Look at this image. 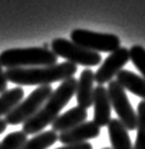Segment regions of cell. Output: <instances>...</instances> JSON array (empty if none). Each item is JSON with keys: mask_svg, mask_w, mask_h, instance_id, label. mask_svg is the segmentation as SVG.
<instances>
[{"mask_svg": "<svg viewBox=\"0 0 145 149\" xmlns=\"http://www.w3.org/2000/svg\"><path fill=\"white\" fill-rule=\"evenodd\" d=\"M88 119V113L85 109H82L79 107H74L66 113L59 115L51 123L53 131L56 133H62L66 131L74 128L76 126L85 122Z\"/></svg>", "mask_w": 145, "mask_h": 149, "instance_id": "cell-12", "label": "cell"}, {"mask_svg": "<svg viewBox=\"0 0 145 149\" xmlns=\"http://www.w3.org/2000/svg\"><path fill=\"white\" fill-rule=\"evenodd\" d=\"M6 127H8V123H6V121L4 119H0V134L5 132Z\"/></svg>", "mask_w": 145, "mask_h": 149, "instance_id": "cell-22", "label": "cell"}, {"mask_svg": "<svg viewBox=\"0 0 145 149\" xmlns=\"http://www.w3.org/2000/svg\"><path fill=\"white\" fill-rule=\"evenodd\" d=\"M51 52L58 56L66 59L68 63L82 66H96L101 63V55L95 52H90L74 44L72 40L64 38H56L51 42Z\"/></svg>", "mask_w": 145, "mask_h": 149, "instance_id": "cell-6", "label": "cell"}, {"mask_svg": "<svg viewBox=\"0 0 145 149\" xmlns=\"http://www.w3.org/2000/svg\"><path fill=\"white\" fill-rule=\"evenodd\" d=\"M94 122L99 127H105L111 121V103L108 89L104 86H96L93 95Z\"/></svg>", "mask_w": 145, "mask_h": 149, "instance_id": "cell-10", "label": "cell"}, {"mask_svg": "<svg viewBox=\"0 0 145 149\" xmlns=\"http://www.w3.org/2000/svg\"><path fill=\"white\" fill-rule=\"evenodd\" d=\"M56 149H93V146L88 142H84V143H79V144H73V146H64Z\"/></svg>", "mask_w": 145, "mask_h": 149, "instance_id": "cell-20", "label": "cell"}, {"mask_svg": "<svg viewBox=\"0 0 145 149\" xmlns=\"http://www.w3.org/2000/svg\"><path fill=\"white\" fill-rule=\"evenodd\" d=\"M137 138L133 149H145V102L142 100L137 108Z\"/></svg>", "mask_w": 145, "mask_h": 149, "instance_id": "cell-17", "label": "cell"}, {"mask_svg": "<svg viewBox=\"0 0 145 149\" xmlns=\"http://www.w3.org/2000/svg\"><path fill=\"white\" fill-rule=\"evenodd\" d=\"M108 93L111 108L115 109L118 120L127 131H134L137 128V113L132 107L126 91L117 83V81H111L109 82Z\"/></svg>", "mask_w": 145, "mask_h": 149, "instance_id": "cell-7", "label": "cell"}, {"mask_svg": "<svg viewBox=\"0 0 145 149\" xmlns=\"http://www.w3.org/2000/svg\"><path fill=\"white\" fill-rule=\"evenodd\" d=\"M100 136V127L94 121H85L70 131L59 134V141L64 146L84 143L89 139H95Z\"/></svg>", "mask_w": 145, "mask_h": 149, "instance_id": "cell-9", "label": "cell"}, {"mask_svg": "<svg viewBox=\"0 0 145 149\" xmlns=\"http://www.w3.org/2000/svg\"><path fill=\"white\" fill-rule=\"evenodd\" d=\"M129 59L145 79V48L142 45H133L129 49Z\"/></svg>", "mask_w": 145, "mask_h": 149, "instance_id": "cell-19", "label": "cell"}, {"mask_svg": "<svg viewBox=\"0 0 145 149\" xmlns=\"http://www.w3.org/2000/svg\"><path fill=\"white\" fill-rule=\"evenodd\" d=\"M77 72V65L72 63L55 64L43 67H22V69H8L5 76L8 82L18 86H48L54 82H62L73 77Z\"/></svg>", "mask_w": 145, "mask_h": 149, "instance_id": "cell-2", "label": "cell"}, {"mask_svg": "<svg viewBox=\"0 0 145 149\" xmlns=\"http://www.w3.org/2000/svg\"><path fill=\"white\" fill-rule=\"evenodd\" d=\"M43 48H44V49H49V44H48V43H44Z\"/></svg>", "mask_w": 145, "mask_h": 149, "instance_id": "cell-23", "label": "cell"}, {"mask_svg": "<svg viewBox=\"0 0 145 149\" xmlns=\"http://www.w3.org/2000/svg\"><path fill=\"white\" fill-rule=\"evenodd\" d=\"M94 82H95L94 72L90 69H85L82 71L77 81V88H76V100H77L79 108L87 110L93 105Z\"/></svg>", "mask_w": 145, "mask_h": 149, "instance_id": "cell-11", "label": "cell"}, {"mask_svg": "<svg viewBox=\"0 0 145 149\" xmlns=\"http://www.w3.org/2000/svg\"><path fill=\"white\" fill-rule=\"evenodd\" d=\"M129 49L119 47L117 50L111 53L108 58L104 60L103 65L99 67L98 71L94 73V79L99 86L109 83L112 78L117 76L119 71H122L124 65L129 61Z\"/></svg>", "mask_w": 145, "mask_h": 149, "instance_id": "cell-8", "label": "cell"}, {"mask_svg": "<svg viewBox=\"0 0 145 149\" xmlns=\"http://www.w3.org/2000/svg\"><path fill=\"white\" fill-rule=\"evenodd\" d=\"M51 93H53V88L50 84L38 87L23 102L17 104L5 116L4 120L6 121L8 125L11 126H16L20 125V123L23 125L27 120H29L31 117L37 114V111L43 107V104L48 100V98L51 95Z\"/></svg>", "mask_w": 145, "mask_h": 149, "instance_id": "cell-4", "label": "cell"}, {"mask_svg": "<svg viewBox=\"0 0 145 149\" xmlns=\"http://www.w3.org/2000/svg\"><path fill=\"white\" fill-rule=\"evenodd\" d=\"M58 63V55L44 48H17L8 49L0 53V65L6 69H22V67H43L51 66Z\"/></svg>", "mask_w": 145, "mask_h": 149, "instance_id": "cell-3", "label": "cell"}, {"mask_svg": "<svg viewBox=\"0 0 145 149\" xmlns=\"http://www.w3.org/2000/svg\"><path fill=\"white\" fill-rule=\"evenodd\" d=\"M8 91V79H6L5 72L3 71V67L0 65V94Z\"/></svg>", "mask_w": 145, "mask_h": 149, "instance_id": "cell-21", "label": "cell"}, {"mask_svg": "<svg viewBox=\"0 0 145 149\" xmlns=\"http://www.w3.org/2000/svg\"><path fill=\"white\" fill-rule=\"evenodd\" d=\"M76 88H77V79L74 77L62 81V83L53 91L51 95L37 111V114L22 125V132L27 136L38 134L46 126L51 125L60 115V111L70 103L72 97L76 94Z\"/></svg>", "mask_w": 145, "mask_h": 149, "instance_id": "cell-1", "label": "cell"}, {"mask_svg": "<svg viewBox=\"0 0 145 149\" xmlns=\"http://www.w3.org/2000/svg\"><path fill=\"white\" fill-rule=\"evenodd\" d=\"M71 40L82 48L95 53H113L119 48L121 40L111 33H99L88 29H73Z\"/></svg>", "mask_w": 145, "mask_h": 149, "instance_id": "cell-5", "label": "cell"}, {"mask_svg": "<svg viewBox=\"0 0 145 149\" xmlns=\"http://www.w3.org/2000/svg\"><path fill=\"white\" fill-rule=\"evenodd\" d=\"M59 141V134L53 130L44 131L34 136L33 138L27 139L21 149H48Z\"/></svg>", "mask_w": 145, "mask_h": 149, "instance_id": "cell-16", "label": "cell"}, {"mask_svg": "<svg viewBox=\"0 0 145 149\" xmlns=\"http://www.w3.org/2000/svg\"><path fill=\"white\" fill-rule=\"evenodd\" d=\"M27 142V134L22 131L11 132L0 142V149H21Z\"/></svg>", "mask_w": 145, "mask_h": 149, "instance_id": "cell-18", "label": "cell"}, {"mask_svg": "<svg viewBox=\"0 0 145 149\" xmlns=\"http://www.w3.org/2000/svg\"><path fill=\"white\" fill-rule=\"evenodd\" d=\"M24 92L21 87H16L9 91H5L0 94V117L8 115L17 104H20L23 99Z\"/></svg>", "mask_w": 145, "mask_h": 149, "instance_id": "cell-15", "label": "cell"}, {"mask_svg": "<svg viewBox=\"0 0 145 149\" xmlns=\"http://www.w3.org/2000/svg\"><path fill=\"white\" fill-rule=\"evenodd\" d=\"M116 81L124 91L133 93L145 102V79L143 77L138 76L132 71L122 70L117 73Z\"/></svg>", "mask_w": 145, "mask_h": 149, "instance_id": "cell-13", "label": "cell"}, {"mask_svg": "<svg viewBox=\"0 0 145 149\" xmlns=\"http://www.w3.org/2000/svg\"><path fill=\"white\" fill-rule=\"evenodd\" d=\"M103 149H111V148H103Z\"/></svg>", "mask_w": 145, "mask_h": 149, "instance_id": "cell-24", "label": "cell"}, {"mask_svg": "<svg viewBox=\"0 0 145 149\" xmlns=\"http://www.w3.org/2000/svg\"><path fill=\"white\" fill-rule=\"evenodd\" d=\"M111 149H133L128 131L118 119H111L108 125Z\"/></svg>", "mask_w": 145, "mask_h": 149, "instance_id": "cell-14", "label": "cell"}]
</instances>
